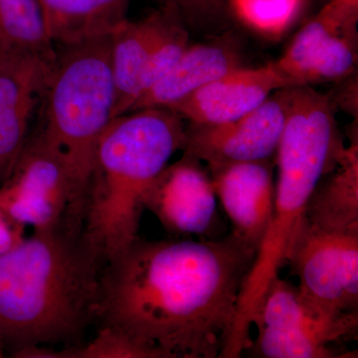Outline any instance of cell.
I'll return each mask as SVG.
<instances>
[{"label":"cell","instance_id":"obj_8","mask_svg":"<svg viewBox=\"0 0 358 358\" xmlns=\"http://www.w3.org/2000/svg\"><path fill=\"white\" fill-rule=\"evenodd\" d=\"M286 263L308 300L331 312L358 313V235L327 232L305 218Z\"/></svg>","mask_w":358,"mask_h":358},{"label":"cell","instance_id":"obj_1","mask_svg":"<svg viewBox=\"0 0 358 358\" xmlns=\"http://www.w3.org/2000/svg\"><path fill=\"white\" fill-rule=\"evenodd\" d=\"M256 252L223 239L140 236L108 260L96 324L155 358L220 357Z\"/></svg>","mask_w":358,"mask_h":358},{"label":"cell","instance_id":"obj_9","mask_svg":"<svg viewBox=\"0 0 358 358\" xmlns=\"http://www.w3.org/2000/svg\"><path fill=\"white\" fill-rule=\"evenodd\" d=\"M286 117L284 88L233 121L205 126L189 124L186 128L183 154L206 164L271 159L279 147Z\"/></svg>","mask_w":358,"mask_h":358},{"label":"cell","instance_id":"obj_3","mask_svg":"<svg viewBox=\"0 0 358 358\" xmlns=\"http://www.w3.org/2000/svg\"><path fill=\"white\" fill-rule=\"evenodd\" d=\"M343 148L329 96L310 87L291 90L275 155L278 178L272 216L242 287L221 358L241 357L251 345V329L258 322L268 285L287 262L315 186L336 164Z\"/></svg>","mask_w":358,"mask_h":358},{"label":"cell","instance_id":"obj_7","mask_svg":"<svg viewBox=\"0 0 358 358\" xmlns=\"http://www.w3.org/2000/svg\"><path fill=\"white\" fill-rule=\"evenodd\" d=\"M71 199L72 186L62 155L39 133L33 134L0 186V214L20 227L51 229L65 222Z\"/></svg>","mask_w":358,"mask_h":358},{"label":"cell","instance_id":"obj_12","mask_svg":"<svg viewBox=\"0 0 358 358\" xmlns=\"http://www.w3.org/2000/svg\"><path fill=\"white\" fill-rule=\"evenodd\" d=\"M216 196L232 224V235L257 253L274 204L272 160L207 164Z\"/></svg>","mask_w":358,"mask_h":358},{"label":"cell","instance_id":"obj_11","mask_svg":"<svg viewBox=\"0 0 358 358\" xmlns=\"http://www.w3.org/2000/svg\"><path fill=\"white\" fill-rule=\"evenodd\" d=\"M51 65L31 54L0 49V186L24 148Z\"/></svg>","mask_w":358,"mask_h":358},{"label":"cell","instance_id":"obj_20","mask_svg":"<svg viewBox=\"0 0 358 358\" xmlns=\"http://www.w3.org/2000/svg\"><path fill=\"white\" fill-rule=\"evenodd\" d=\"M305 0H226L238 20L268 39L284 36L300 15Z\"/></svg>","mask_w":358,"mask_h":358},{"label":"cell","instance_id":"obj_15","mask_svg":"<svg viewBox=\"0 0 358 358\" xmlns=\"http://www.w3.org/2000/svg\"><path fill=\"white\" fill-rule=\"evenodd\" d=\"M173 15L160 9L141 20H128L110 36V61L117 94L114 117L126 114L133 106L150 53Z\"/></svg>","mask_w":358,"mask_h":358},{"label":"cell","instance_id":"obj_6","mask_svg":"<svg viewBox=\"0 0 358 358\" xmlns=\"http://www.w3.org/2000/svg\"><path fill=\"white\" fill-rule=\"evenodd\" d=\"M255 327L258 336L244 352L252 357H357L343 345L357 338L358 313H338L322 308L280 275L268 285Z\"/></svg>","mask_w":358,"mask_h":358},{"label":"cell","instance_id":"obj_22","mask_svg":"<svg viewBox=\"0 0 358 358\" xmlns=\"http://www.w3.org/2000/svg\"><path fill=\"white\" fill-rule=\"evenodd\" d=\"M162 9L178 16L181 21H200L220 13L226 0H157Z\"/></svg>","mask_w":358,"mask_h":358},{"label":"cell","instance_id":"obj_16","mask_svg":"<svg viewBox=\"0 0 358 358\" xmlns=\"http://www.w3.org/2000/svg\"><path fill=\"white\" fill-rule=\"evenodd\" d=\"M306 219L327 232L358 235L357 138L343 148L308 200Z\"/></svg>","mask_w":358,"mask_h":358},{"label":"cell","instance_id":"obj_19","mask_svg":"<svg viewBox=\"0 0 358 358\" xmlns=\"http://www.w3.org/2000/svg\"><path fill=\"white\" fill-rule=\"evenodd\" d=\"M0 49L54 62L56 47L45 27L38 0H0Z\"/></svg>","mask_w":358,"mask_h":358},{"label":"cell","instance_id":"obj_21","mask_svg":"<svg viewBox=\"0 0 358 358\" xmlns=\"http://www.w3.org/2000/svg\"><path fill=\"white\" fill-rule=\"evenodd\" d=\"M188 46V33L182 24V21L173 15L166 31L150 53L145 70L141 74L136 100L171 69Z\"/></svg>","mask_w":358,"mask_h":358},{"label":"cell","instance_id":"obj_10","mask_svg":"<svg viewBox=\"0 0 358 358\" xmlns=\"http://www.w3.org/2000/svg\"><path fill=\"white\" fill-rule=\"evenodd\" d=\"M183 154L155 179L143 199L164 229L176 235L210 236L218 224L217 196L208 169Z\"/></svg>","mask_w":358,"mask_h":358},{"label":"cell","instance_id":"obj_24","mask_svg":"<svg viewBox=\"0 0 358 358\" xmlns=\"http://www.w3.org/2000/svg\"><path fill=\"white\" fill-rule=\"evenodd\" d=\"M338 6L343 7L346 10L358 13V0H329Z\"/></svg>","mask_w":358,"mask_h":358},{"label":"cell","instance_id":"obj_13","mask_svg":"<svg viewBox=\"0 0 358 358\" xmlns=\"http://www.w3.org/2000/svg\"><path fill=\"white\" fill-rule=\"evenodd\" d=\"M274 63L241 66L209 82L169 108L189 124H223L256 109L278 90L288 88Z\"/></svg>","mask_w":358,"mask_h":358},{"label":"cell","instance_id":"obj_18","mask_svg":"<svg viewBox=\"0 0 358 358\" xmlns=\"http://www.w3.org/2000/svg\"><path fill=\"white\" fill-rule=\"evenodd\" d=\"M358 13L329 1L292 40L281 58L274 62L289 87L301 86V76L312 59L334 36L357 28Z\"/></svg>","mask_w":358,"mask_h":358},{"label":"cell","instance_id":"obj_5","mask_svg":"<svg viewBox=\"0 0 358 358\" xmlns=\"http://www.w3.org/2000/svg\"><path fill=\"white\" fill-rule=\"evenodd\" d=\"M115 99L110 36L56 46L39 106L42 122L37 133L65 160L72 186L67 220L75 225L84 224L96 148L114 119Z\"/></svg>","mask_w":358,"mask_h":358},{"label":"cell","instance_id":"obj_25","mask_svg":"<svg viewBox=\"0 0 358 358\" xmlns=\"http://www.w3.org/2000/svg\"><path fill=\"white\" fill-rule=\"evenodd\" d=\"M3 346H2L1 343H0V357H3V350H2Z\"/></svg>","mask_w":358,"mask_h":358},{"label":"cell","instance_id":"obj_17","mask_svg":"<svg viewBox=\"0 0 358 358\" xmlns=\"http://www.w3.org/2000/svg\"><path fill=\"white\" fill-rule=\"evenodd\" d=\"M52 43L66 46L112 36L127 20L129 0H38Z\"/></svg>","mask_w":358,"mask_h":358},{"label":"cell","instance_id":"obj_14","mask_svg":"<svg viewBox=\"0 0 358 358\" xmlns=\"http://www.w3.org/2000/svg\"><path fill=\"white\" fill-rule=\"evenodd\" d=\"M241 66V58L233 44L189 45L171 69L136 99L129 112L169 109L204 85Z\"/></svg>","mask_w":358,"mask_h":358},{"label":"cell","instance_id":"obj_2","mask_svg":"<svg viewBox=\"0 0 358 358\" xmlns=\"http://www.w3.org/2000/svg\"><path fill=\"white\" fill-rule=\"evenodd\" d=\"M105 260L84 230L34 231L0 255V343L14 353L81 343L96 324Z\"/></svg>","mask_w":358,"mask_h":358},{"label":"cell","instance_id":"obj_4","mask_svg":"<svg viewBox=\"0 0 358 358\" xmlns=\"http://www.w3.org/2000/svg\"><path fill=\"white\" fill-rule=\"evenodd\" d=\"M186 127L173 110L152 108L114 117L96 152L84 233L105 263L138 236L145 193L178 150Z\"/></svg>","mask_w":358,"mask_h":358},{"label":"cell","instance_id":"obj_23","mask_svg":"<svg viewBox=\"0 0 358 358\" xmlns=\"http://www.w3.org/2000/svg\"><path fill=\"white\" fill-rule=\"evenodd\" d=\"M23 227L9 222L0 214V255L6 253L23 239Z\"/></svg>","mask_w":358,"mask_h":358}]
</instances>
